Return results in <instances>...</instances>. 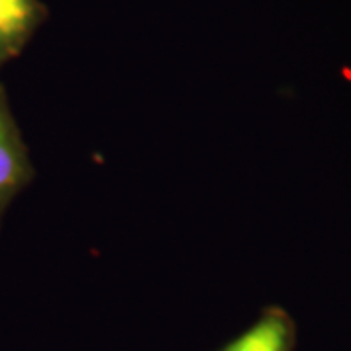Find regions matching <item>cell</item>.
<instances>
[{"label": "cell", "instance_id": "1", "mask_svg": "<svg viewBox=\"0 0 351 351\" xmlns=\"http://www.w3.org/2000/svg\"><path fill=\"white\" fill-rule=\"evenodd\" d=\"M36 176L22 131L14 119L6 90L0 84V226L2 219Z\"/></svg>", "mask_w": 351, "mask_h": 351}, {"label": "cell", "instance_id": "2", "mask_svg": "<svg viewBox=\"0 0 351 351\" xmlns=\"http://www.w3.org/2000/svg\"><path fill=\"white\" fill-rule=\"evenodd\" d=\"M45 20L41 0H0V69L24 53Z\"/></svg>", "mask_w": 351, "mask_h": 351}, {"label": "cell", "instance_id": "3", "mask_svg": "<svg viewBox=\"0 0 351 351\" xmlns=\"http://www.w3.org/2000/svg\"><path fill=\"white\" fill-rule=\"evenodd\" d=\"M297 324L281 306H265L242 334L219 351H295Z\"/></svg>", "mask_w": 351, "mask_h": 351}]
</instances>
